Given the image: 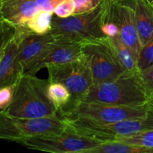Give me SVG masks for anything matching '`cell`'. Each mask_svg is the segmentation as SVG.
Listing matches in <instances>:
<instances>
[{
  "label": "cell",
  "instance_id": "24",
  "mask_svg": "<svg viewBox=\"0 0 153 153\" xmlns=\"http://www.w3.org/2000/svg\"><path fill=\"white\" fill-rule=\"evenodd\" d=\"M103 0H74L76 4L75 13L90 11L98 7Z\"/></svg>",
  "mask_w": 153,
  "mask_h": 153
},
{
  "label": "cell",
  "instance_id": "11",
  "mask_svg": "<svg viewBox=\"0 0 153 153\" xmlns=\"http://www.w3.org/2000/svg\"><path fill=\"white\" fill-rule=\"evenodd\" d=\"M63 0H0L1 19L13 25L24 24L41 10L53 12Z\"/></svg>",
  "mask_w": 153,
  "mask_h": 153
},
{
  "label": "cell",
  "instance_id": "20",
  "mask_svg": "<svg viewBox=\"0 0 153 153\" xmlns=\"http://www.w3.org/2000/svg\"><path fill=\"white\" fill-rule=\"evenodd\" d=\"M117 140L148 148L152 149L153 152V129L139 131L131 135L121 137Z\"/></svg>",
  "mask_w": 153,
  "mask_h": 153
},
{
  "label": "cell",
  "instance_id": "30",
  "mask_svg": "<svg viewBox=\"0 0 153 153\" xmlns=\"http://www.w3.org/2000/svg\"></svg>",
  "mask_w": 153,
  "mask_h": 153
},
{
  "label": "cell",
  "instance_id": "13",
  "mask_svg": "<svg viewBox=\"0 0 153 153\" xmlns=\"http://www.w3.org/2000/svg\"><path fill=\"white\" fill-rule=\"evenodd\" d=\"M19 43L12 37L0 46V88L16 83L22 71L19 63Z\"/></svg>",
  "mask_w": 153,
  "mask_h": 153
},
{
  "label": "cell",
  "instance_id": "23",
  "mask_svg": "<svg viewBox=\"0 0 153 153\" xmlns=\"http://www.w3.org/2000/svg\"><path fill=\"white\" fill-rule=\"evenodd\" d=\"M16 83L0 88V111H3L10 104L14 94Z\"/></svg>",
  "mask_w": 153,
  "mask_h": 153
},
{
  "label": "cell",
  "instance_id": "16",
  "mask_svg": "<svg viewBox=\"0 0 153 153\" xmlns=\"http://www.w3.org/2000/svg\"><path fill=\"white\" fill-rule=\"evenodd\" d=\"M108 37L117 58L124 70L131 73H139L138 57L134 51L121 40L120 36Z\"/></svg>",
  "mask_w": 153,
  "mask_h": 153
},
{
  "label": "cell",
  "instance_id": "10",
  "mask_svg": "<svg viewBox=\"0 0 153 153\" xmlns=\"http://www.w3.org/2000/svg\"><path fill=\"white\" fill-rule=\"evenodd\" d=\"M105 3V16L117 25L120 37L129 46L138 57L142 49L139 38L132 5L128 1H109L103 0Z\"/></svg>",
  "mask_w": 153,
  "mask_h": 153
},
{
  "label": "cell",
  "instance_id": "28",
  "mask_svg": "<svg viewBox=\"0 0 153 153\" xmlns=\"http://www.w3.org/2000/svg\"><path fill=\"white\" fill-rule=\"evenodd\" d=\"M106 1H125V0H106Z\"/></svg>",
  "mask_w": 153,
  "mask_h": 153
},
{
  "label": "cell",
  "instance_id": "17",
  "mask_svg": "<svg viewBox=\"0 0 153 153\" xmlns=\"http://www.w3.org/2000/svg\"><path fill=\"white\" fill-rule=\"evenodd\" d=\"M85 153H153L148 148L124 143L119 140L103 142Z\"/></svg>",
  "mask_w": 153,
  "mask_h": 153
},
{
  "label": "cell",
  "instance_id": "26",
  "mask_svg": "<svg viewBox=\"0 0 153 153\" xmlns=\"http://www.w3.org/2000/svg\"><path fill=\"white\" fill-rule=\"evenodd\" d=\"M102 28L103 33H104L106 37H116V36H120L119 28H118L117 25L114 22L105 18V16L104 18V22H103Z\"/></svg>",
  "mask_w": 153,
  "mask_h": 153
},
{
  "label": "cell",
  "instance_id": "29",
  "mask_svg": "<svg viewBox=\"0 0 153 153\" xmlns=\"http://www.w3.org/2000/svg\"><path fill=\"white\" fill-rule=\"evenodd\" d=\"M149 1L151 3V4H153V0H149Z\"/></svg>",
  "mask_w": 153,
  "mask_h": 153
},
{
  "label": "cell",
  "instance_id": "12",
  "mask_svg": "<svg viewBox=\"0 0 153 153\" xmlns=\"http://www.w3.org/2000/svg\"><path fill=\"white\" fill-rule=\"evenodd\" d=\"M81 43L55 42L34 62L31 64L26 73L35 75L40 69L52 64H61L74 61L82 56Z\"/></svg>",
  "mask_w": 153,
  "mask_h": 153
},
{
  "label": "cell",
  "instance_id": "27",
  "mask_svg": "<svg viewBox=\"0 0 153 153\" xmlns=\"http://www.w3.org/2000/svg\"><path fill=\"white\" fill-rule=\"evenodd\" d=\"M149 105L151 106V107L153 108V94H152L149 97Z\"/></svg>",
  "mask_w": 153,
  "mask_h": 153
},
{
  "label": "cell",
  "instance_id": "1",
  "mask_svg": "<svg viewBox=\"0 0 153 153\" xmlns=\"http://www.w3.org/2000/svg\"><path fill=\"white\" fill-rule=\"evenodd\" d=\"M49 79L22 73L16 82L13 99L0 114L14 117L38 118L57 114L58 111L49 96Z\"/></svg>",
  "mask_w": 153,
  "mask_h": 153
},
{
  "label": "cell",
  "instance_id": "9",
  "mask_svg": "<svg viewBox=\"0 0 153 153\" xmlns=\"http://www.w3.org/2000/svg\"><path fill=\"white\" fill-rule=\"evenodd\" d=\"M102 143L78 134L67 127L66 131L60 134L31 137L17 143L28 149L51 153H85Z\"/></svg>",
  "mask_w": 153,
  "mask_h": 153
},
{
  "label": "cell",
  "instance_id": "25",
  "mask_svg": "<svg viewBox=\"0 0 153 153\" xmlns=\"http://www.w3.org/2000/svg\"><path fill=\"white\" fill-rule=\"evenodd\" d=\"M139 76L149 97L153 94V66L139 72Z\"/></svg>",
  "mask_w": 153,
  "mask_h": 153
},
{
  "label": "cell",
  "instance_id": "5",
  "mask_svg": "<svg viewBox=\"0 0 153 153\" xmlns=\"http://www.w3.org/2000/svg\"><path fill=\"white\" fill-rule=\"evenodd\" d=\"M46 68L49 73V82L63 84L71 94L70 104L59 114L67 111L85 100L87 94L94 85L92 72L83 54L74 61L61 64H52Z\"/></svg>",
  "mask_w": 153,
  "mask_h": 153
},
{
  "label": "cell",
  "instance_id": "15",
  "mask_svg": "<svg viewBox=\"0 0 153 153\" xmlns=\"http://www.w3.org/2000/svg\"><path fill=\"white\" fill-rule=\"evenodd\" d=\"M132 5L142 47L153 37V4L149 0H125Z\"/></svg>",
  "mask_w": 153,
  "mask_h": 153
},
{
  "label": "cell",
  "instance_id": "2",
  "mask_svg": "<svg viewBox=\"0 0 153 153\" xmlns=\"http://www.w3.org/2000/svg\"><path fill=\"white\" fill-rule=\"evenodd\" d=\"M85 101L123 106H140L149 100L139 73L125 71L112 80L94 85Z\"/></svg>",
  "mask_w": 153,
  "mask_h": 153
},
{
  "label": "cell",
  "instance_id": "7",
  "mask_svg": "<svg viewBox=\"0 0 153 153\" xmlns=\"http://www.w3.org/2000/svg\"><path fill=\"white\" fill-rule=\"evenodd\" d=\"M64 120L70 129L103 143L117 140L139 131L153 129V108L146 117L123 120L111 123H97L77 119Z\"/></svg>",
  "mask_w": 153,
  "mask_h": 153
},
{
  "label": "cell",
  "instance_id": "19",
  "mask_svg": "<svg viewBox=\"0 0 153 153\" xmlns=\"http://www.w3.org/2000/svg\"><path fill=\"white\" fill-rule=\"evenodd\" d=\"M49 96L58 114L67 107L71 100V94L69 90L63 84L58 82L50 83Z\"/></svg>",
  "mask_w": 153,
  "mask_h": 153
},
{
  "label": "cell",
  "instance_id": "21",
  "mask_svg": "<svg viewBox=\"0 0 153 153\" xmlns=\"http://www.w3.org/2000/svg\"><path fill=\"white\" fill-rule=\"evenodd\" d=\"M153 66V37L147 44L143 46L138 58L140 71Z\"/></svg>",
  "mask_w": 153,
  "mask_h": 153
},
{
  "label": "cell",
  "instance_id": "6",
  "mask_svg": "<svg viewBox=\"0 0 153 153\" xmlns=\"http://www.w3.org/2000/svg\"><path fill=\"white\" fill-rule=\"evenodd\" d=\"M152 112L149 103L140 106H123L82 100L59 114L63 119H77L97 123H111L128 119L146 117Z\"/></svg>",
  "mask_w": 153,
  "mask_h": 153
},
{
  "label": "cell",
  "instance_id": "8",
  "mask_svg": "<svg viewBox=\"0 0 153 153\" xmlns=\"http://www.w3.org/2000/svg\"><path fill=\"white\" fill-rule=\"evenodd\" d=\"M81 45L92 72L94 85L116 79L125 72L108 37L86 40Z\"/></svg>",
  "mask_w": 153,
  "mask_h": 153
},
{
  "label": "cell",
  "instance_id": "4",
  "mask_svg": "<svg viewBox=\"0 0 153 153\" xmlns=\"http://www.w3.org/2000/svg\"><path fill=\"white\" fill-rule=\"evenodd\" d=\"M67 128L59 114L38 118L14 117L0 114V138L7 141L18 143L31 137L57 135Z\"/></svg>",
  "mask_w": 153,
  "mask_h": 153
},
{
  "label": "cell",
  "instance_id": "22",
  "mask_svg": "<svg viewBox=\"0 0 153 153\" xmlns=\"http://www.w3.org/2000/svg\"><path fill=\"white\" fill-rule=\"evenodd\" d=\"M76 4L74 0H63L54 10V14L61 18H66L75 13Z\"/></svg>",
  "mask_w": 153,
  "mask_h": 153
},
{
  "label": "cell",
  "instance_id": "14",
  "mask_svg": "<svg viewBox=\"0 0 153 153\" xmlns=\"http://www.w3.org/2000/svg\"><path fill=\"white\" fill-rule=\"evenodd\" d=\"M55 42V39L50 33L43 35L31 34L25 37L19 43V63L22 73H25Z\"/></svg>",
  "mask_w": 153,
  "mask_h": 153
},
{
  "label": "cell",
  "instance_id": "3",
  "mask_svg": "<svg viewBox=\"0 0 153 153\" xmlns=\"http://www.w3.org/2000/svg\"><path fill=\"white\" fill-rule=\"evenodd\" d=\"M105 13L104 1L90 11L76 13L66 18L53 14L50 34L58 41L81 43L106 37L102 31Z\"/></svg>",
  "mask_w": 153,
  "mask_h": 153
},
{
  "label": "cell",
  "instance_id": "18",
  "mask_svg": "<svg viewBox=\"0 0 153 153\" xmlns=\"http://www.w3.org/2000/svg\"><path fill=\"white\" fill-rule=\"evenodd\" d=\"M53 12L41 11L30 18L25 24L28 28L35 34H46L52 29V18Z\"/></svg>",
  "mask_w": 153,
  "mask_h": 153
}]
</instances>
